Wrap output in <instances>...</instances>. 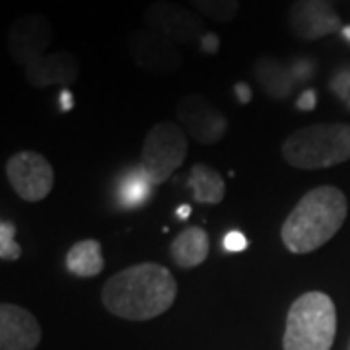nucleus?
Here are the masks:
<instances>
[{
	"mask_svg": "<svg viewBox=\"0 0 350 350\" xmlns=\"http://www.w3.org/2000/svg\"><path fill=\"white\" fill-rule=\"evenodd\" d=\"M187 150V133L183 126L174 121H162L152 126L144 138L138 165L152 185L158 187L183 165Z\"/></svg>",
	"mask_w": 350,
	"mask_h": 350,
	"instance_id": "nucleus-5",
	"label": "nucleus"
},
{
	"mask_svg": "<svg viewBox=\"0 0 350 350\" xmlns=\"http://www.w3.org/2000/svg\"><path fill=\"white\" fill-rule=\"evenodd\" d=\"M187 185L199 204H220L226 197L224 177L206 163H195L191 167Z\"/></svg>",
	"mask_w": 350,
	"mask_h": 350,
	"instance_id": "nucleus-16",
	"label": "nucleus"
},
{
	"mask_svg": "<svg viewBox=\"0 0 350 350\" xmlns=\"http://www.w3.org/2000/svg\"><path fill=\"white\" fill-rule=\"evenodd\" d=\"M59 103H61V111H70L72 107H75V98H72V92L70 90H66L63 88V92H61V98H59Z\"/></svg>",
	"mask_w": 350,
	"mask_h": 350,
	"instance_id": "nucleus-25",
	"label": "nucleus"
},
{
	"mask_svg": "<svg viewBox=\"0 0 350 350\" xmlns=\"http://www.w3.org/2000/svg\"><path fill=\"white\" fill-rule=\"evenodd\" d=\"M80 75V61L70 51L47 53L33 64L25 66L27 84L38 90L51 86H70Z\"/></svg>",
	"mask_w": 350,
	"mask_h": 350,
	"instance_id": "nucleus-13",
	"label": "nucleus"
},
{
	"mask_svg": "<svg viewBox=\"0 0 350 350\" xmlns=\"http://www.w3.org/2000/svg\"><path fill=\"white\" fill-rule=\"evenodd\" d=\"M340 33L345 36V39H349V41H350V25H347V27H342V29H340Z\"/></svg>",
	"mask_w": 350,
	"mask_h": 350,
	"instance_id": "nucleus-27",
	"label": "nucleus"
},
{
	"mask_svg": "<svg viewBox=\"0 0 350 350\" xmlns=\"http://www.w3.org/2000/svg\"><path fill=\"white\" fill-rule=\"evenodd\" d=\"M6 177L16 195L25 202H39L55 185V170L49 160L33 150L16 152L6 162Z\"/></svg>",
	"mask_w": 350,
	"mask_h": 350,
	"instance_id": "nucleus-7",
	"label": "nucleus"
},
{
	"mask_svg": "<svg viewBox=\"0 0 350 350\" xmlns=\"http://www.w3.org/2000/svg\"><path fill=\"white\" fill-rule=\"evenodd\" d=\"M189 214H191V204H181V206L177 208V216H179V220H187Z\"/></svg>",
	"mask_w": 350,
	"mask_h": 350,
	"instance_id": "nucleus-26",
	"label": "nucleus"
},
{
	"mask_svg": "<svg viewBox=\"0 0 350 350\" xmlns=\"http://www.w3.org/2000/svg\"><path fill=\"white\" fill-rule=\"evenodd\" d=\"M349 216V200L333 185L308 191L288 214L280 228V239L290 253L308 255L325 245L342 228Z\"/></svg>",
	"mask_w": 350,
	"mask_h": 350,
	"instance_id": "nucleus-2",
	"label": "nucleus"
},
{
	"mask_svg": "<svg viewBox=\"0 0 350 350\" xmlns=\"http://www.w3.org/2000/svg\"><path fill=\"white\" fill-rule=\"evenodd\" d=\"M224 250L230 253H239L247 250V239L241 232H230L224 238Z\"/></svg>",
	"mask_w": 350,
	"mask_h": 350,
	"instance_id": "nucleus-21",
	"label": "nucleus"
},
{
	"mask_svg": "<svg viewBox=\"0 0 350 350\" xmlns=\"http://www.w3.org/2000/svg\"><path fill=\"white\" fill-rule=\"evenodd\" d=\"M337 337V308L325 292H306L292 301L282 338L284 350H331Z\"/></svg>",
	"mask_w": 350,
	"mask_h": 350,
	"instance_id": "nucleus-4",
	"label": "nucleus"
},
{
	"mask_svg": "<svg viewBox=\"0 0 350 350\" xmlns=\"http://www.w3.org/2000/svg\"><path fill=\"white\" fill-rule=\"evenodd\" d=\"M327 2H331V0H327Z\"/></svg>",
	"mask_w": 350,
	"mask_h": 350,
	"instance_id": "nucleus-28",
	"label": "nucleus"
},
{
	"mask_svg": "<svg viewBox=\"0 0 350 350\" xmlns=\"http://www.w3.org/2000/svg\"><path fill=\"white\" fill-rule=\"evenodd\" d=\"M253 75L259 80L261 88L273 100H286L296 84L292 68H288L273 57H261L255 61Z\"/></svg>",
	"mask_w": 350,
	"mask_h": 350,
	"instance_id": "nucleus-15",
	"label": "nucleus"
},
{
	"mask_svg": "<svg viewBox=\"0 0 350 350\" xmlns=\"http://www.w3.org/2000/svg\"><path fill=\"white\" fill-rule=\"evenodd\" d=\"M317 105V96H315V90H306L301 92V96L296 101V107L301 111H312L313 107Z\"/></svg>",
	"mask_w": 350,
	"mask_h": 350,
	"instance_id": "nucleus-23",
	"label": "nucleus"
},
{
	"mask_svg": "<svg viewBox=\"0 0 350 350\" xmlns=\"http://www.w3.org/2000/svg\"><path fill=\"white\" fill-rule=\"evenodd\" d=\"M211 241L208 234L199 226H187L183 232L170 245V255L177 267L181 269H195L208 259Z\"/></svg>",
	"mask_w": 350,
	"mask_h": 350,
	"instance_id": "nucleus-14",
	"label": "nucleus"
},
{
	"mask_svg": "<svg viewBox=\"0 0 350 350\" xmlns=\"http://www.w3.org/2000/svg\"><path fill=\"white\" fill-rule=\"evenodd\" d=\"M22 257V247L16 241V226L8 220L0 222V259L2 261H18Z\"/></svg>",
	"mask_w": 350,
	"mask_h": 350,
	"instance_id": "nucleus-20",
	"label": "nucleus"
},
{
	"mask_svg": "<svg viewBox=\"0 0 350 350\" xmlns=\"http://www.w3.org/2000/svg\"><path fill=\"white\" fill-rule=\"evenodd\" d=\"M177 119L183 131L199 144H218L226 137L228 119L200 94H187L177 103Z\"/></svg>",
	"mask_w": 350,
	"mask_h": 350,
	"instance_id": "nucleus-8",
	"label": "nucleus"
},
{
	"mask_svg": "<svg viewBox=\"0 0 350 350\" xmlns=\"http://www.w3.org/2000/svg\"><path fill=\"white\" fill-rule=\"evenodd\" d=\"M126 49L138 68L150 75H174L183 64L179 45L160 38L150 29H137L126 39Z\"/></svg>",
	"mask_w": 350,
	"mask_h": 350,
	"instance_id": "nucleus-9",
	"label": "nucleus"
},
{
	"mask_svg": "<svg viewBox=\"0 0 350 350\" xmlns=\"http://www.w3.org/2000/svg\"><path fill=\"white\" fill-rule=\"evenodd\" d=\"M282 158L298 170H325L350 160L349 123H315L294 131L282 142Z\"/></svg>",
	"mask_w": 350,
	"mask_h": 350,
	"instance_id": "nucleus-3",
	"label": "nucleus"
},
{
	"mask_svg": "<svg viewBox=\"0 0 350 350\" xmlns=\"http://www.w3.org/2000/svg\"><path fill=\"white\" fill-rule=\"evenodd\" d=\"M152 191H154V185L137 163L119 177L117 189H115V199H117L119 208L133 211L150 200Z\"/></svg>",
	"mask_w": 350,
	"mask_h": 350,
	"instance_id": "nucleus-18",
	"label": "nucleus"
},
{
	"mask_svg": "<svg viewBox=\"0 0 350 350\" xmlns=\"http://www.w3.org/2000/svg\"><path fill=\"white\" fill-rule=\"evenodd\" d=\"M41 327L36 315L16 304L0 306V350H36Z\"/></svg>",
	"mask_w": 350,
	"mask_h": 350,
	"instance_id": "nucleus-12",
	"label": "nucleus"
},
{
	"mask_svg": "<svg viewBox=\"0 0 350 350\" xmlns=\"http://www.w3.org/2000/svg\"><path fill=\"white\" fill-rule=\"evenodd\" d=\"M144 24L146 29L175 45H191L195 41L199 43L206 33V25L199 14L167 0H158L146 8Z\"/></svg>",
	"mask_w": 350,
	"mask_h": 350,
	"instance_id": "nucleus-6",
	"label": "nucleus"
},
{
	"mask_svg": "<svg viewBox=\"0 0 350 350\" xmlns=\"http://www.w3.org/2000/svg\"><path fill=\"white\" fill-rule=\"evenodd\" d=\"M234 90H236V98H238L239 103H250L251 101V96H253V92H251V88L245 84V82H238L236 86H234Z\"/></svg>",
	"mask_w": 350,
	"mask_h": 350,
	"instance_id": "nucleus-24",
	"label": "nucleus"
},
{
	"mask_svg": "<svg viewBox=\"0 0 350 350\" xmlns=\"http://www.w3.org/2000/svg\"><path fill=\"white\" fill-rule=\"evenodd\" d=\"M195 10L206 18H211L213 22L218 24H230L236 20L239 14V0H189Z\"/></svg>",
	"mask_w": 350,
	"mask_h": 350,
	"instance_id": "nucleus-19",
	"label": "nucleus"
},
{
	"mask_svg": "<svg viewBox=\"0 0 350 350\" xmlns=\"http://www.w3.org/2000/svg\"><path fill=\"white\" fill-rule=\"evenodd\" d=\"M288 25L301 41H317L342 29L340 16L327 0H296L288 12Z\"/></svg>",
	"mask_w": 350,
	"mask_h": 350,
	"instance_id": "nucleus-11",
	"label": "nucleus"
},
{
	"mask_svg": "<svg viewBox=\"0 0 350 350\" xmlns=\"http://www.w3.org/2000/svg\"><path fill=\"white\" fill-rule=\"evenodd\" d=\"M66 271L78 278H92L98 276L105 269V259L101 243L98 239H82L76 241L66 251Z\"/></svg>",
	"mask_w": 350,
	"mask_h": 350,
	"instance_id": "nucleus-17",
	"label": "nucleus"
},
{
	"mask_svg": "<svg viewBox=\"0 0 350 350\" xmlns=\"http://www.w3.org/2000/svg\"><path fill=\"white\" fill-rule=\"evenodd\" d=\"M177 298V282L167 267L158 262H137L107 278L101 301L115 317L148 321L165 313Z\"/></svg>",
	"mask_w": 350,
	"mask_h": 350,
	"instance_id": "nucleus-1",
	"label": "nucleus"
},
{
	"mask_svg": "<svg viewBox=\"0 0 350 350\" xmlns=\"http://www.w3.org/2000/svg\"><path fill=\"white\" fill-rule=\"evenodd\" d=\"M199 47L204 55H216L220 51V38L213 31H206L199 41Z\"/></svg>",
	"mask_w": 350,
	"mask_h": 350,
	"instance_id": "nucleus-22",
	"label": "nucleus"
},
{
	"mask_svg": "<svg viewBox=\"0 0 350 350\" xmlns=\"http://www.w3.org/2000/svg\"><path fill=\"white\" fill-rule=\"evenodd\" d=\"M53 43V27L49 20L41 14H25L14 20L8 33L6 45L14 63L29 66L41 57L47 55Z\"/></svg>",
	"mask_w": 350,
	"mask_h": 350,
	"instance_id": "nucleus-10",
	"label": "nucleus"
}]
</instances>
